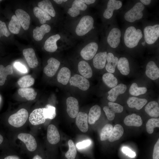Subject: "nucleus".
Returning a JSON list of instances; mask_svg holds the SVG:
<instances>
[{"instance_id":"nucleus-1","label":"nucleus","mask_w":159,"mask_h":159,"mask_svg":"<svg viewBox=\"0 0 159 159\" xmlns=\"http://www.w3.org/2000/svg\"><path fill=\"white\" fill-rule=\"evenodd\" d=\"M143 37L141 31L136 29L135 27L130 26L125 30L124 36V41L125 45L130 48L136 46Z\"/></svg>"},{"instance_id":"nucleus-2","label":"nucleus","mask_w":159,"mask_h":159,"mask_svg":"<svg viewBox=\"0 0 159 159\" xmlns=\"http://www.w3.org/2000/svg\"><path fill=\"white\" fill-rule=\"evenodd\" d=\"M94 23V19L91 16L86 15L83 16L77 26L76 34L79 36L84 35L93 29Z\"/></svg>"},{"instance_id":"nucleus-3","label":"nucleus","mask_w":159,"mask_h":159,"mask_svg":"<svg viewBox=\"0 0 159 159\" xmlns=\"http://www.w3.org/2000/svg\"><path fill=\"white\" fill-rule=\"evenodd\" d=\"M28 117L27 111L24 108H21L10 116L8 120V122L14 127H19L24 125Z\"/></svg>"},{"instance_id":"nucleus-4","label":"nucleus","mask_w":159,"mask_h":159,"mask_svg":"<svg viewBox=\"0 0 159 159\" xmlns=\"http://www.w3.org/2000/svg\"><path fill=\"white\" fill-rule=\"evenodd\" d=\"M145 8L144 5L140 2H138L125 14L124 18L128 22H132L139 20L143 16V11Z\"/></svg>"},{"instance_id":"nucleus-5","label":"nucleus","mask_w":159,"mask_h":159,"mask_svg":"<svg viewBox=\"0 0 159 159\" xmlns=\"http://www.w3.org/2000/svg\"><path fill=\"white\" fill-rule=\"evenodd\" d=\"M143 31L145 42L149 44H154L159 37V25L147 26Z\"/></svg>"},{"instance_id":"nucleus-6","label":"nucleus","mask_w":159,"mask_h":159,"mask_svg":"<svg viewBox=\"0 0 159 159\" xmlns=\"http://www.w3.org/2000/svg\"><path fill=\"white\" fill-rule=\"evenodd\" d=\"M69 81L71 85L77 87L83 91L87 90L90 87V83L88 80L79 74L74 75L70 78Z\"/></svg>"},{"instance_id":"nucleus-7","label":"nucleus","mask_w":159,"mask_h":159,"mask_svg":"<svg viewBox=\"0 0 159 159\" xmlns=\"http://www.w3.org/2000/svg\"><path fill=\"white\" fill-rule=\"evenodd\" d=\"M97 44L95 42H92L88 44L81 50L80 55L84 59L90 60L95 55L98 49Z\"/></svg>"},{"instance_id":"nucleus-8","label":"nucleus","mask_w":159,"mask_h":159,"mask_svg":"<svg viewBox=\"0 0 159 159\" xmlns=\"http://www.w3.org/2000/svg\"><path fill=\"white\" fill-rule=\"evenodd\" d=\"M18 138L25 145L27 149L30 151H34L37 148V143L35 138L31 134L22 133L18 135Z\"/></svg>"},{"instance_id":"nucleus-9","label":"nucleus","mask_w":159,"mask_h":159,"mask_svg":"<svg viewBox=\"0 0 159 159\" xmlns=\"http://www.w3.org/2000/svg\"><path fill=\"white\" fill-rule=\"evenodd\" d=\"M67 111L69 116L72 118L76 117L79 112V103L75 97H70L66 100Z\"/></svg>"},{"instance_id":"nucleus-10","label":"nucleus","mask_w":159,"mask_h":159,"mask_svg":"<svg viewBox=\"0 0 159 159\" xmlns=\"http://www.w3.org/2000/svg\"><path fill=\"white\" fill-rule=\"evenodd\" d=\"M43 109L44 108L35 109L30 113L29 120L32 125H36L45 122L46 119L44 116Z\"/></svg>"},{"instance_id":"nucleus-11","label":"nucleus","mask_w":159,"mask_h":159,"mask_svg":"<svg viewBox=\"0 0 159 159\" xmlns=\"http://www.w3.org/2000/svg\"><path fill=\"white\" fill-rule=\"evenodd\" d=\"M48 64L44 67V72L47 76L52 77L55 74L58 70L60 62L54 58H50L47 61Z\"/></svg>"},{"instance_id":"nucleus-12","label":"nucleus","mask_w":159,"mask_h":159,"mask_svg":"<svg viewBox=\"0 0 159 159\" xmlns=\"http://www.w3.org/2000/svg\"><path fill=\"white\" fill-rule=\"evenodd\" d=\"M121 36L120 30L117 28H113L110 31L108 36L107 43L112 48H116L120 42Z\"/></svg>"},{"instance_id":"nucleus-13","label":"nucleus","mask_w":159,"mask_h":159,"mask_svg":"<svg viewBox=\"0 0 159 159\" xmlns=\"http://www.w3.org/2000/svg\"><path fill=\"white\" fill-rule=\"evenodd\" d=\"M23 54L30 67L34 68L37 66L38 62L33 48H29L24 49L23 50Z\"/></svg>"},{"instance_id":"nucleus-14","label":"nucleus","mask_w":159,"mask_h":159,"mask_svg":"<svg viewBox=\"0 0 159 159\" xmlns=\"http://www.w3.org/2000/svg\"><path fill=\"white\" fill-rule=\"evenodd\" d=\"M16 16L21 26L25 30L28 29L30 23L29 15L25 11L18 9L15 11Z\"/></svg>"},{"instance_id":"nucleus-15","label":"nucleus","mask_w":159,"mask_h":159,"mask_svg":"<svg viewBox=\"0 0 159 159\" xmlns=\"http://www.w3.org/2000/svg\"><path fill=\"white\" fill-rule=\"evenodd\" d=\"M122 3L120 1L110 0L108 2L107 9L104 11L103 16L107 19H109L112 16L115 10H118L121 8Z\"/></svg>"},{"instance_id":"nucleus-16","label":"nucleus","mask_w":159,"mask_h":159,"mask_svg":"<svg viewBox=\"0 0 159 159\" xmlns=\"http://www.w3.org/2000/svg\"><path fill=\"white\" fill-rule=\"evenodd\" d=\"M47 138L49 142L52 144H56L59 142L60 135L57 128L54 125L50 124L48 127Z\"/></svg>"},{"instance_id":"nucleus-17","label":"nucleus","mask_w":159,"mask_h":159,"mask_svg":"<svg viewBox=\"0 0 159 159\" xmlns=\"http://www.w3.org/2000/svg\"><path fill=\"white\" fill-rule=\"evenodd\" d=\"M127 89L126 86L123 84H120L113 87L108 92L109 95L108 100L111 102H113L117 99L118 96L124 93Z\"/></svg>"},{"instance_id":"nucleus-18","label":"nucleus","mask_w":159,"mask_h":159,"mask_svg":"<svg viewBox=\"0 0 159 159\" xmlns=\"http://www.w3.org/2000/svg\"><path fill=\"white\" fill-rule=\"evenodd\" d=\"M88 115L86 113L79 112L76 117L75 122L79 129L83 132H87L88 129Z\"/></svg>"},{"instance_id":"nucleus-19","label":"nucleus","mask_w":159,"mask_h":159,"mask_svg":"<svg viewBox=\"0 0 159 159\" xmlns=\"http://www.w3.org/2000/svg\"><path fill=\"white\" fill-rule=\"evenodd\" d=\"M87 6L85 3L79 0H75L72 3L71 7L69 9L67 13L71 16L75 17L80 14V11H85Z\"/></svg>"},{"instance_id":"nucleus-20","label":"nucleus","mask_w":159,"mask_h":159,"mask_svg":"<svg viewBox=\"0 0 159 159\" xmlns=\"http://www.w3.org/2000/svg\"><path fill=\"white\" fill-rule=\"evenodd\" d=\"M145 74L149 78L153 80L158 79L159 77V69L155 63L153 61L149 62L146 68Z\"/></svg>"},{"instance_id":"nucleus-21","label":"nucleus","mask_w":159,"mask_h":159,"mask_svg":"<svg viewBox=\"0 0 159 159\" xmlns=\"http://www.w3.org/2000/svg\"><path fill=\"white\" fill-rule=\"evenodd\" d=\"M51 29L50 26L47 24H43L40 27H36L33 31L34 39L37 41L41 40L45 34L49 32Z\"/></svg>"},{"instance_id":"nucleus-22","label":"nucleus","mask_w":159,"mask_h":159,"mask_svg":"<svg viewBox=\"0 0 159 159\" xmlns=\"http://www.w3.org/2000/svg\"><path fill=\"white\" fill-rule=\"evenodd\" d=\"M61 37L58 34L50 37L45 42L44 45V48L47 51L54 52L57 49V42L60 39Z\"/></svg>"},{"instance_id":"nucleus-23","label":"nucleus","mask_w":159,"mask_h":159,"mask_svg":"<svg viewBox=\"0 0 159 159\" xmlns=\"http://www.w3.org/2000/svg\"><path fill=\"white\" fill-rule=\"evenodd\" d=\"M107 56L106 52H100L95 55L93 61L94 67L99 69L103 68L105 66Z\"/></svg>"},{"instance_id":"nucleus-24","label":"nucleus","mask_w":159,"mask_h":159,"mask_svg":"<svg viewBox=\"0 0 159 159\" xmlns=\"http://www.w3.org/2000/svg\"><path fill=\"white\" fill-rule=\"evenodd\" d=\"M78 68L79 72L82 76L86 78H89L92 77V69L89 64L85 61L82 60L80 62Z\"/></svg>"},{"instance_id":"nucleus-25","label":"nucleus","mask_w":159,"mask_h":159,"mask_svg":"<svg viewBox=\"0 0 159 159\" xmlns=\"http://www.w3.org/2000/svg\"><path fill=\"white\" fill-rule=\"evenodd\" d=\"M124 122L127 126L137 127L140 126L143 123L141 117L134 113L126 117L124 120Z\"/></svg>"},{"instance_id":"nucleus-26","label":"nucleus","mask_w":159,"mask_h":159,"mask_svg":"<svg viewBox=\"0 0 159 159\" xmlns=\"http://www.w3.org/2000/svg\"><path fill=\"white\" fill-rule=\"evenodd\" d=\"M101 114V109L100 106L95 105L90 109L88 115V120L90 125L94 124L98 120Z\"/></svg>"},{"instance_id":"nucleus-27","label":"nucleus","mask_w":159,"mask_h":159,"mask_svg":"<svg viewBox=\"0 0 159 159\" xmlns=\"http://www.w3.org/2000/svg\"><path fill=\"white\" fill-rule=\"evenodd\" d=\"M127 102L130 107L135 108L138 110H140L146 104L147 100L145 99L132 97L128 99Z\"/></svg>"},{"instance_id":"nucleus-28","label":"nucleus","mask_w":159,"mask_h":159,"mask_svg":"<svg viewBox=\"0 0 159 159\" xmlns=\"http://www.w3.org/2000/svg\"><path fill=\"white\" fill-rule=\"evenodd\" d=\"M145 112L153 117H158L159 116V107L158 103L155 101L149 102L145 107Z\"/></svg>"},{"instance_id":"nucleus-29","label":"nucleus","mask_w":159,"mask_h":159,"mask_svg":"<svg viewBox=\"0 0 159 159\" xmlns=\"http://www.w3.org/2000/svg\"><path fill=\"white\" fill-rule=\"evenodd\" d=\"M118 60V58L115 57L112 53L109 52L107 54V63L105 66V69L108 72L113 73L115 72Z\"/></svg>"},{"instance_id":"nucleus-30","label":"nucleus","mask_w":159,"mask_h":159,"mask_svg":"<svg viewBox=\"0 0 159 159\" xmlns=\"http://www.w3.org/2000/svg\"><path fill=\"white\" fill-rule=\"evenodd\" d=\"M71 77V72L67 67H63L59 71L57 76V80L58 82L64 85L68 82Z\"/></svg>"},{"instance_id":"nucleus-31","label":"nucleus","mask_w":159,"mask_h":159,"mask_svg":"<svg viewBox=\"0 0 159 159\" xmlns=\"http://www.w3.org/2000/svg\"><path fill=\"white\" fill-rule=\"evenodd\" d=\"M38 7L53 17L56 15L55 11L53 5L49 0H44L39 2Z\"/></svg>"},{"instance_id":"nucleus-32","label":"nucleus","mask_w":159,"mask_h":159,"mask_svg":"<svg viewBox=\"0 0 159 159\" xmlns=\"http://www.w3.org/2000/svg\"><path fill=\"white\" fill-rule=\"evenodd\" d=\"M18 92L22 97H25L28 100L35 99L37 95V92L32 88H21L19 89Z\"/></svg>"},{"instance_id":"nucleus-33","label":"nucleus","mask_w":159,"mask_h":159,"mask_svg":"<svg viewBox=\"0 0 159 159\" xmlns=\"http://www.w3.org/2000/svg\"><path fill=\"white\" fill-rule=\"evenodd\" d=\"M117 68L121 73L124 75H128L130 72L129 62L125 57H121L118 60Z\"/></svg>"},{"instance_id":"nucleus-34","label":"nucleus","mask_w":159,"mask_h":159,"mask_svg":"<svg viewBox=\"0 0 159 159\" xmlns=\"http://www.w3.org/2000/svg\"><path fill=\"white\" fill-rule=\"evenodd\" d=\"M13 72V68L11 65H8L5 67L0 64V86L4 84L7 76L11 74Z\"/></svg>"},{"instance_id":"nucleus-35","label":"nucleus","mask_w":159,"mask_h":159,"mask_svg":"<svg viewBox=\"0 0 159 159\" xmlns=\"http://www.w3.org/2000/svg\"><path fill=\"white\" fill-rule=\"evenodd\" d=\"M33 11L34 15L39 19V22L41 24H44L47 21L51 19V17L49 14L38 7H34Z\"/></svg>"},{"instance_id":"nucleus-36","label":"nucleus","mask_w":159,"mask_h":159,"mask_svg":"<svg viewBox=\"0 0 159 159\" xmlns=\"http://www.w3.org/2000/svg\"><path fill=\"white\" fill-rule=\"evenodd\" d=\"M124 132L123 127L120 124L116 125L113 127L110 138L108 139L110 142L119 140L122 136Z\"/></svg>"},{"instance_id":"nucleus-37","label":"nucleus","mask_w":159,"mask_h":159,"mask_svg":"<svg viewBox=\"0 0 159 159\" xmlns=\"http://www.w3.org/2000/svg\"><path fill=\"white\" fill-rule=\"evenodd\" d=\"M102 79L103 82L108 87L113 88L117 84V78L112 73L107 72L102 76Z\"/></svg>"},{"instance_id":"nucleus-38","label":"nucleus","mask_w":159,"mask_h":159,"mask_svg":"<svg viewBox=\"0 0 159 159\" xmlns=\"http://www.w3.org/2000/svg\"><path fill=\"white\" fill-rule=\"evenodd\" d=\"M10 32L12 33L18 34L20 30L21 25L15 15H13L11 18L8 26Z\"/></svg>"},{"instance_id":"nucleus-39","label":"nucleus","mask_w":159,"mask_h":159,"mask_svg":"<svg viewBox=\"0 0 159 159\" xmlns=\"http://www.w3.org/2000/svg\"><path fill=\"white\" fill-rule=\"evenodd\" d=\"M34 83V79L31 75H26L20 78L17 83L21 88H27L32 85Z\"/></svg>"},{"instance_id":"nucleus-40","label":"nucleus","mask_w":159,"mask_h":159,"mask_svg":"<svg viewBox=\"0 0 159 159\" xmlns=\"http://www.w3.org/2000/svg\"><path fill=\"white\" fill-rule=\"evenodd\" d=\"M147 91V89L145 87H138L137 84L133 83L132 84L129 89L130 95L135 96L145 94Z\"/></svg>"},{"instance_id":"nucleus-41","label":"nucleus","mask_w":159,"mask_h":159,"mask_svg":"<svg viewBox=\"0 0 159 159\" xmlns=\"http://www.w3.org/2000/svg\"><path fill=\"white\" fill-rule=\"evenodd\" d=\"M112 125L110 124H106L102 128L100 135V140L105 141L108 140L110 137L112 128Z\"/></svg>"},{"instance_id":"nucleus-42","label":"nucleus","mask_w":159,"mask_h":159,"mask_svg":"<svg viewBox=\"0 0 159 159\" xmlns=\"http://www.w3.org/2000/svg\"><path fill=\"white\" fill-rule=\"evenodd\" d=\"M43 112L45 119H53L56 115L55 107L49 104L47 105L44 108Z\"/></svg>"},{"instance_id":"nucleus-43","label":"nucleus","mask_w":159,"mask_h":159,"mask_svg":"<svg viewBox=\"0 0 159 159\" xmlns=\"http://www.w3.org/2000/svg\"><path fill=\"white\" fill-rule=\"evenodd\" d=\"M69 148L65 156L67 159H74L77 154V150L73 141L69 140L68 142Z\"/></svg>"},{"instance_id":"nucleus-44","label":"nucleus","mask_w":159,"mask_h":159,"mask_svg":"<svg viewBox=\"0 0 159 159\" xmlns=\"http://www.w3.org/2000/svg\"><path fill=\"white\" fill-rule=\"evenodd\" d=\"M159 127V118H152L149 119L146 124V129L148 133L152 134L154 131V128Z\"/></svg>"},{"instance_id":"nucleus-45","label":"nucleus","mask_w":159,"mask_h":159,"mask_svg":"<svg viewBox=\"0 0 159 159\" xmlns=\"http://www.w3.org/2000/svg\"><path fill=\"white\" fill-rule=\"evenodd\" d=\"M109 107L115 113H120L123 110V107L120 105L112 102L108 103Z\"/></svg>"},{"instance_id":"nucleus-46","label":"nucleus","mask_w":159,"mask_h":159,"mask_svg":"<svg viewBox=\"0 0 159 159\" xmlns=\"http://www.w3.org/2000/svg\"><path fill=\"white\" fill-rule=\"evenodd\" d=\"M10 34L8 30L5 22L0 20V38L4 36L9 37Z\"/></svg>"},{"instance_id":"nucleus-47","label":"nucleus","mask_w":159,"mask_h":159,"mask_svg":"<svg viewBox=\"0 0 159 159\" xmlns=\"http://www.w3.org/2000/svg\"><path fill=\"white\" fill-rule=\"evenodd\" d=\"M107 119L109 120H113L115 117V113L108 106H105L103 108Z\"/></svg>"},{"instance_id":"nucleus-48","label":"nucleus","mask_w":159,"mask_h":159,"mask_svg":"<svg viewBox=\"0 0 159 159\" xmlns=\"http://www.w3.org/2000/svg\"><path fill=\"white\" fill-rule=\"evenodd\" d=\"M91 143V142L90 140H86L77 143L76 144V146L79 149H83L88 147Z\"/></svg>"},{"instance_id":"nucleus-49","label":"nucleus","mask_w":159,"mask_h":159,"mask_svg":"<svg viewBox=\"0 0 159 159\" xmlns=\"http://www.w3.org/2000/svg\"><path fill=\"white\" fill-rule=\"evenodd\" d=\"M153 159H159V139L155 143L153 148Z\"/></svg>"},{"instance_id":"nucleus-50","label":"nucleus","mask_w":159,"mask_h":159,"mask_svg":"<svg viewBox=\"0 0 159 159\" xmlns=\"http://www.w3.org/2000/svg\"><path fill=\"white\" fill-rule=\"evenodd\" d=\"M15 67L19 71L22 73H25L27 72L26 67L23 65L19 62H16L14 64Z\"/></svg>"},{"instance_id":"nucleus-51","label":"nucleus","mask_w":159,"mask_h":159,"mask_svg":"<svg viewBox=\"0 0 159 159\" xmlns=\"http://www.w3.org/2000/svg\"><path fill=\"white\" fill-rule=\"evenodd\" d=\"M122 151L124 153L130 157L134 158L136 156L135 153L127 147H123L122 148Z\"/></svg>"},{"instance_id":"nucleus-52","label":"nucleus","mask_w":159,"mask_h":159,"mask_svg":"<svg viewBox=\"0 0 159 159\" xmlns=\"http://www.w3.org/2000/svg\"><path fill=\"white\" fill-rule=\"evenodd\" d=\"M80 1L85 4L89 5L94 3L96 1L95 0H81Z\"/></svg>"},{"instance_id":"nucleus-53","label":"nucleus","mask_w":159,"mask_h":159,"mask_svg":"<svg viewBox=\"0 0 159 159\" xmlns=\"http://www.w3.org/2000/svg\"><path fill=\"white\" fill-rule=\"evenodd\" d=\"M4 159H20L16 155H9L8 156Z\"/></svg>"},{"instance_id":"nucleus-54","label":"nucleus","mask_w":159,"mask_h":159,"mask_svg":"<svg viewBox=\"0 0 159 159\" xmlns=\"http://www.w3.org/2000/svg\"><path fill=\"white\" fill-rule=\"evenodd\" d=\"M140 1L143 4L148 5L150 4L151 1L150 0H141Z\"/></svg>"},{"instance_id":"nucleus-55","label":"nucleus","mask_w":159,"mask_h":159,"mask_svg":"<svg viewBox=\"0 0 159 159\" xmlns=\"http://www.w3.org/2000/svg\"><path fill=\"white\" fill-rule=\"evenodd\" d=\"M32 159H42V158L38 155H35Z\"/></svg>"},{"instance_id":"nucleus-56","label":"nucleus","mask_w":159,"mask_h":159,"mask_svg":"<svg viewBox=\"0 0 159 159\" xmlns=\"http://www.w3.org/2000/svg\"><path fill=\"white\" fill-rule=\"evenodd\" d=\"M54 1L58 4H61L63 2L62 0H54Z\"/></svg>"},{"instance_id":"nucleus-57","label":"nucleus","mask_w":159,"mask_h":159,"mask_svg":"<svg viewBox=\"0 0 159 159\" xmlns=\"http://www.w3.org/2000/svg\"><path fill=\"white\" fill-rule=\"evenodd\" d=\"M3 137L2 135L0 134V144H1L3 141Z\"/></svg>"},{"instance_id":"nucleus-58","label":"nucleus","mask_w":159,"mask_h":159,"mask_svg":"<svg viewBox=\"0 0 159 159\" xmlns=\"http://www.w3.org/2000/svg\"><path fill=\"white\" fill-rule=\"evenodd\" d=\"M142 44L143 46H145V42H142Z\"/></svg>"},{"instance_id":"nucleus-59","label":"nucleus","mask_w":159,"mask_h":159,"mask_svg":"<svg viewBox=\"0 0 159 159\" xmlns=\"http://www.w3.org/2000/svg\"><path fill=\"white\" fill-rule=\"evenodd\" d=\"M67 0H63V1H64V2H66V1H67Z\"/></svg>"}]
</instances>
